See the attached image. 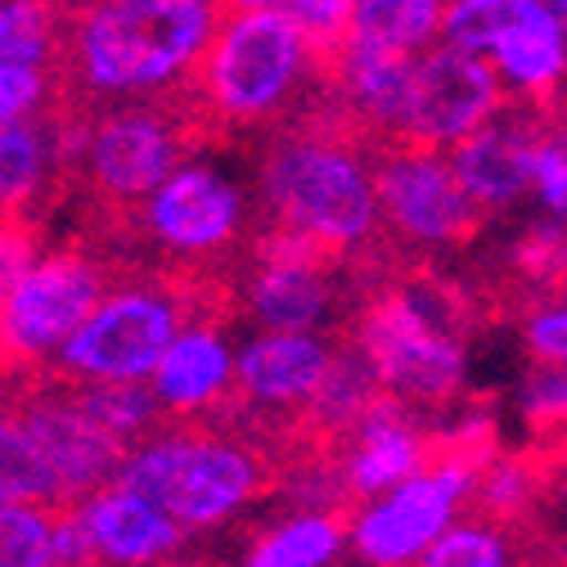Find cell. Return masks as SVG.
Returning a JSON list of instances; mask_svg holds the SVG:
<instances>
[{
    "instance_id": "obj_13",
    "label": "cell",
    "mask_w": 567,
    "mask_h": 567,
    "mask_svg": "<svg viewBox=\"0 0 567 567\" xmlns=\"http://www.w3.org/2000/svg\"><path fill=\"white\" fill-rule=\"evenodd\" d=\"M370 167H374L379 217L383 226H392L396 239L419 248H455L468 244L473 230L482 226V212L455 181L446 154L392 145Z\"/></svg>"
},
{
    "instance_id": "obj_26",
    "label": "cell",
    "mask_w": 567,
    "mask_h": 567,
    "mask_svg": "<svg viewBox=\"0 0 567 567\" xmlns=\"http://www.w3.org/2000/svg\"><path fill=\"white\" fill-rule=\"evenodd\" d=\"M59 59V6H0V63L6 68H50Z\"/></svg>"
},
{
    "instance_id": "obj_12",
    "label": "cell",
    "mask_w": 567,
    "mask_h": 567,
    "mask_svg": "<svg viewBox=\"0 0 567 567\" xmlns=\"http://www.w3.org/2000/svg\"><path fill=\"white\" fill-rule=\"evenodd\" d=\"M135 212L140 230L158 252L172 261H207L226 252L248 226V194L217 163L189 158Z\"/></svg>"
},
{
    "instance_id": "obj_18",
    "label": "cell",
    "mask_w": 567,
    "mask_h": 567,
    "mask_svg": "<svg viewBox=\"0 0 567 567\" xmlns=\"http://www.w3.org/2000/svg\"><path fill=\"white\" fill-rule=\"evenodd\" d=\"M505 91L523 100H558L567 91V10L563 0H518L491 59Z\"/></svg>"
},
{
    "instance_id": "obj_39",
    "label": "cell",
    "mask_w": 567,
    "mask_h": 567,
    "mask_svg": "<svg viewBox=\"0 0 567 567\" xmlns=\"http://www.w3.org/2000/svg\"><path fill=\"white\" fill-rule=\"evenodd\" d=\"M563 10H567V0H563Z\"/></svg>"
},
{
    "instance_id": "obj_10",
    "label": "cell",
    "mask_w": 567,
    "mask_h": 567,
    "mask_svg": "<svg viewBox=\"0 0 567 567\" xmlns=\"http://www.w3.org/2000/svg\"><path fill=\"white\" fill-rule=\"evenodd\" d=\"M505 104H509V91L486 59L437 41L433 50H423L414 59L410 100L392 145L446 154L473 131H482Z\"/></svg>"
},
{
    "instance_id": "obj_5",
    "label": "cell",
    "mask_w": 567,
    "mask_h": 567,
    "mask_svg": "<svg viewBox=\"0 0 567 567\" xmlns=\"http://www.w3.org/2000/svg\"><path fill=\"white\" fill-rule=\"evenodd\" d=\"M357 351L370 361L383 396L405 410H433L460 396L468 351L433 289H383L357 320Z\"/></svg>"
},
{
    "instance_id": "obj_31",
    "label": "cell",
    "mask_w": 567,
    "mask_h": 567,
    "mask_svg": "<svg viewBox=\"0 0 567 567\" xmlns=\"http://www.w3.org/2000/svg\"><path fill=\"white\" fill-rule=\"evenodd\" d=\"M532 491H536V482H532V468L527 464H514V460H501V464H482V473H477V486H473V509H477V518L482 523H495V518H514V514H523L527 505H532Z\"/></svg>"
},
{
    "instance_id": "obj_4",
    "label": "cell",
    "mask_w": 567,
    "mask_h": 567,
    "mask_svg": "<svg viewBox=\"0 0 567 567\" xmlns=\"http://www.w3.org/2000/svg\"><path fill=\"white\" fill-rule=\"evenodd\" d=\"M266 482V455L248 442L198 429H163L150 442L126 451L113 486L154 501L185 532H207L235 518L244 505H252Z\"/></svg>"
},
{
    "instance_id": "obj_32",
    "label": "cell",
    "mask_w": 567,
    "mask_h": 567,
    "mask_svg": "<svg viewBox=\"0 0 567 567\" xmlns=\"http://www.w3.org/2000/svg\"><path fill=\"white\" fill-rule=\"evenodd\" d=\"M50 104H54L50 68H6L0 63V131L45 113Z\"/></svg>"
},
{
    "instance_id": "obj_1",
    "label": "cell",
    "mask_w": 567,
    "mask_h": 567,
    "mask_svg": "<svg viewBox=\"0 0 567 567\" xmlns=\"http://www.w3.org/2000/svg\"><path fill=\"white\" fill-rule=\"evenodd\" d=\"M226 6L207 0H104L59 6L54 100L82 109L100 95H154L194 82Z\"/></svg>"
},
{
    "instance_id": "obj_14",
    "label": "cell",
    "mask_w": 567,
    "mask_h": 567,
    "mask_svg": "<svg viewBox=\"0 0 567 567\" xmlns=\"http://www.w3.org/2000/svg\"><path fill=\"white\" fill-rule=\"evenodd\" d=\"M338 284L329 261L289 239V235H261L257 266L244 284V307L261 324V333H320L333 316Z\"/></svg>"
},
{
    "instance_id": "obj_6",
    "label": "cell",
    "mask_w": 567,
    "mask_h": 567,
    "mask_svg": "<svg viewBox=\"0 0 567 567\" xmlns=\"http://www.w3.org/2000/svg\"><path fill=\"white\" fill-rule=\"evenodd\" d=\"M194 109H203V104L189 82L176 91V100L163 95V100L95 113V122L86 131V150H82L78 167L68 172V181H82L86 194L104 207L135 212L198 150V140H203L198 131L207 122L194 117Z\"/></svg>"
},
{
    "instance_id": "obj_3",
    "label": "cell",
    "mask_w": 567,
    "mask_h": 567,
    "mask_svg": "<svg viewBox=\"0 0 567 567\" xmlns=\"http://www.w3.org/2000/svg\"><path fill=\"white\" fill-rule=\"evenodd\" d=\"M311 59L316 50L293 23L289 6H275V0L226 6L221 28L194 73L198 104L212 122H270L293 104V95L311 78Z\"/></svg>"
},
{
    "instance_id": "obj_37",
    "label": "cell",
    "mask_w": 567,
    "mask_h": 567,
    "mask_svg": "<svg viewBox=\"0 0 567 567\" xmlns=\"http://www.w3.org/2000/svg\"><path fill=\"white\" fill-rule=\"evenodd\" d=\"M54 567H100L82 505H68L54 514Z\"/></svg>"
},
{
    "instance_id": "obj_35",
    "label": "cell",
    "mask_w": 567,
    "mask_h": 567,
    "mask_svg": "<svg viewBox=\"0 0 567 567\" xmlns=\"http://www.w3.org/2000/svg\"><path fill=\"white\" fill-rule=\"evenodd\" d=\"M523 347L532 351V361H540V370H567V298L527 311Z\"/></svg>"
},
{
    "instance_id": "obj_19",
    "label": "cell",
    "mask_w": 567,
    "mask_h": 567,
    "mask_svg": "<svg viewBox=\"0 0 567 567\" xmlns=\"http://www.w3.org/2000/svg\"><path fill=\"white\" fill-rule=\"evenodd\" d=\"M235 357L239 347L212 324H185L167 357L158 361L150 392L163 405V414L198 419L207 410H221L235 396Z\"/></svg>"
},
{
    "instance_id": "obj_27",
    "label": "cell",
    "mask_w": 567,
    "mask_h": 567,
    "mask_svg": "<svg viewBox=\"0 0 567 567\" xmlns=\"http://www.w3.org/2000/svg\"><path fill=\"white\" fill-rule=\"evenodd\" d=\"M261 540L279 554L284 567H329L347 545V527L338 514H289Z\"/></svg>"
},
{
    "instance_id": "obj_16",
    "label": "cell",
    "mask_w": 567,
    "mask_h": 567,
    "mask_svg": "<svg viewBox=\"0 0 567 567\" xmlns=\"http://www.w3.org/2000/svg\"><path fill=\"white\" fill-rule=\"evenodd\" d=\"M329 365L324 333H252L235 357V396L252 410H307Z\"/></svg>"
},
{
    "instance_id": "obj_28",
    "label": "cell",
    "mask_w": 567,
    "mask_h": 567,
    "mask_svg": "<svg viewBox=\"0 0 567 567\" xmlns=\"http://www.w3.org/2000/svg\"><path fill=\"white\" fill-rule=\"evenodd\" d=\"M518 0H451L442 14V45H455L464 54L491 59L495 41L509 28Z\"/></svg>"
},
{
    "instance_id": "obj_36",
    "label": "cell",
    "mask_w": 567,
    "mask_h": 567,
    "mask_svg": "<svg viewBox=\"0 0 567 567\" xmlns=\"http://www.w3.org/2000/svg\"><path fill=\"white\" fill-rule=\"evenodd\" d=\"M536 429H567V370H536L518 396Z\"/></svg>"
},
{
    "instance_id": "obj_20",
    "label": "cell",
    "mask_w": 567,
    "mask_h": 567,
    "mask_svg": "<svg viewBox=\"0 0 567 567\" xmlns=\"http://www.w3.org/2000/svg\"><path fill=\"white\" fill-rule=\"evenodd\" d=\"M82 514H86L100 563H113V567H154L172 558L185 540V527L167 509H158L154 501L126 486H109L91 495Z\"/></svg>"
},
{
    "instance_id": "obj_34",
    "label": "cell",
    "mask_w": 567,
    "mask_h": 567,
    "mask_svg": "<svg viewBox=\"0 0 567 567\" xmlns=\"http://www.w3.org/2000/svg\"><path fill=\"white\" fill-rule=\"evenodd\" d=\"M293 14V23L302 28V37L311 41L320 68H329V59L338 54L347 23H351V0H284Z\"/></svg>"
},
{
    "instance_id": "obj_33",
    "label": "cell",
    "mask_w": 567,
    "mask_h": 567,
    "mask_svg": "<svg viewBox=\"0 0 567 567\" xmlns=\"http://www.w3.org/2000/svg\"><path fill=\"white\" fill-rule=\"evenodd\" d=\"M532 189L549 217L567 226V126H545L532 163Z\"/></svg>"
},
{
    "instance_id": "obj_21",
    "label": "cell",
    "mask_w": 567,
    "mask_h": 567,
    "mask_svg": "<svg viewBox=\"0 0 567 567\" xmlns=\"http://www.w3.org/2000/svg\"><path fill=\"white\" fill-rule=\"evenodd\" d=\"M63 176L59 163V109L0 131V226L28 221V212Z\"/></svg>"
},
{
    "instance_id": "obj_8",
    "label": "cell",
    "mask_w": 567,
    "mask_h": 567,
    "mask_svg": "<svg viewBox=\"0 0 567 567\" xmlns=\"http://www.w3.org/2000/svg\"><path fill=\"white\" fill-rule=\"evenodd\" d=\"M109 270L86 252L41 257L0 302V370L19 379L41 374L109 298Z\"/></svg>"
},
{
    "instance_id": "obj_38",
    "label": "cell",
    "mask_w": 567,
    "mask_h": 567,
    "mask_svg": "<svg viewBox=\"0 0 567 567\" xmlns=\"http://www.w3.org/2000/svg\"><path fill=\"white\" fill-rule=\"evenodd\" d=\"M244 567H284V563H279V554H275L266 540H252V549H248Z\"/></svg>"
},
{
    "instance_id": "obj_24",
    "label": "cell",
    "mask_w": 567,
    "mask_h": 567,
    "mask_svg": "<svg viewBox=\"0 0 567 567\" xmlns=\"http://www.w3.org/2000/svg\"><path fill=\"white\" fill-rule=\"evenodd\" d=\"M379 401H383V388H379V379H374V370H370V361L361 357V351L357 347L333 351V365H329L324 383L307 401V423L316 433L347 437Z\"/></svg>"
},
{
    "instance_id": "obj_9",
    "label": "cell",
    "mask_w": 567,
    "mask_h": 567,
    "mask_svg": "<svg viewBox=\"0 0 567 567\" xmlns=\"http://www.w3.org/2000/svg\"><path fill=\"white\" fill-rule=\"evenodd\" d=\"M482 460L468 451H455L442 464H429L419 477H410L405 486L379 495V501L361 505L351 518L347 536L370 567H405L419 563L451 527L455 514L473 501Z\"/></svg>"
},
{
    "instance_id": "obj_30",
    "label": "cell",
    "mask_w": 567,
    "mask_h": 567,
    "mask_svg": "<svg viewBox=\"0 0 567 567\" xmlns=\"http://www.w3.org/2000/svg\"><path fill=\"white\" fill-rule=\"evenodd\" d=\"M419 567H514V558H509V540L501 536V527L468 518V523H455L423 554Z\"/></svg>"
},
{
    "instance_id": "obj_23",
    "label": "cell",
    "mask_w": 567,
    "mask_h": 567,
    "mask_svg": "<svg viewBox=\"0 0 567 567\" xmlns=\"http://www.w3.org/2000/svg\"><path fill=\"white\" fill-rule=\"evenodd\" d=\"M63 392L91 423H100V429L109 437H117L126 451L150 442L154 433H163V405L154 401V392L145 383H63Z\"/></svg>"
},
{
    "instance_id": "obj_25",
    "label": "cell",
    "mask_w": 567,
    "mask_h": 567,
    "mask_svg": "<svg viewBox=\"0 0 567 567\" xmlns=\"http://www.w3.org/2000/svg\"><path fill=\"white\" fill-rule=\"evenodd\" d=\"M0 505H28V509H68L63 486L50 473L41 446L23 433V423L0 405Z\"/></svg>"
},
{
    "instance_id": "obj_15",
    "label": "cell",
    "mask_w": 567,
    "mask_h": 567,
    "mask_svg": "<svg viewBox=\"0 0 567 567\" xmlns=\"http://www.w3.org/2000/svg\"><path fill=\"white\" fill-rule=\"evenodd\" d=\"M540 135H545V122L532 104H505L482 131H473L455 150H446L455 181L477 203L482 217L486 212H505L532 194V163H536Z\"/></svg>"
},
{
    "instance_id": "obj_22",
    "label": "cell",
    "mask_w": 567,
    "mask_h": 567,
    "mask_svg": "<svg viewBox=\"0 0 567 567\" xmlns=\"http://www.w3.org/2000/svg\"><path fill=\"white\" fill-rule=\"evenodd\" d=\"M442 14L437 0H357L342 45L388 54V59H419L442 41Z\"/></svg>"
},
{
    "instance_id": "obj_7",
    "label": "cell",
    "mask_w": 567,
    "mask_h": 567,
    "mask_svg": "<svg viewBox=\"0 0 567 567\" xmlns=\"http://www.w3.org/2000/svg\"><path fill=\"white\" fill-rule=\"evenodd\" d=\"M185 320L189 311L167 284L109 289V298L41 374L63 383H150Z\"/></svg>"
},
{
    "instance_id": "obj_2",
    "label": "cell",
    "mask_w": 567,
    "mask_h": 567,
    "mask_svg": "<svg viewBox=\"0 0 567 567\" xmlns=\"http://www.w3.org/2000/svg\"><path fill=\"white\" fill-rule=\"evenodd\" d=\"M257 198L275 235L316 248L324 261L374 239V167L357 145L324 131L279 135L257 167Z\"/></svg>"
},
{
    "instance_id": "obj_11",
    "label": "cell",
    "mask_w": 567,
    "mask_h": 567,
    "mask_svg": "<svg viewBox=\"0 0 567 567\" xmlns=\"http://www.w3.org/2000/svg\"><path fill=\"white\" fill-rule=\"evenodd\" d=\"M0 405H6L23 423V433L41 446L68 505H86L91 495H100L117 482L126 446L117 437H109L100 423H91L73 401H68L59 379L32 374L19 388L0 392Z\"/></svg>"
},
{
    "instance_id": "obj_29",
    "label": "cell",
    "mask_w": 567,
    "mask_h": 567,
    "mask_svg": "<svg viewBox=\"0 0 567 567\" xmlns=\"http://www.w3.org/2000/svg\"><path fill=\"white\" fill-rule=\"evenodd\" d=\"M0 567H54V514L0 505Z\"/></svg>"
},
{
    "instance_id": "obj_17",
    "label": "cell",
    "mask_w": 567,
    "mask_h": 567,
    "mask_svg": "<svg viewBox=\"0 0 567 567\" xmlns=\"http://www.w3.org/2000/svg\"><path fill=\"white\" fill-rule=\"evenodd\" d=\"M429 468V437L414 429V419L405 405H396L392 396H383L357 429L347 433V451H342V486L351 501H379V495L405 486L410 477H419Z\"/></svg>"
}]
</instances>
